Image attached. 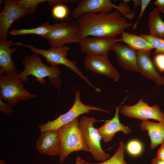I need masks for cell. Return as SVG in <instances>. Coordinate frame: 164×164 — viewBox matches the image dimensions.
Masks as SVG:
<instances>
[{"label": "cell", "instance_id": "6da1fadb", "mask_svg": "<svg viewBox=\"0 0 164 164\" xmlns=\"http://www.w3.org/2000/svg\"><path fill=\"white\" fill-rule=\"evenodd\" d=\"M80 39L88 36L116 37L133 26L117 10L109 13H87L77 19Z\"/></svg>", "mask_w": 164, "mask_h": 164}, {"label": "cell", "instance_id": "7a4b0ae2", "mask_svg": "<svg viewBox=\"0 0 164 164\" xmlns=\"http://www.w3.org/2000/svg\"><path fill=\"white\" fill-rule=\"evenodd\" d=\"M22 63L24 69L18 74L22 81L28 83L27 77L31 75L35 77L40 84L44 86L47 82L45 78L48 77L50 84L53 85L58 90L60 89L62 82L60 77L61 70L59 68L46 66L42 61L39 54L36 53L25 56Z\"/></svg>", "mask_w": 164, "mask_h": 164}, {"label": "cell", "instance_id": "3957f363", "mask_svg": "<svg viewBox=\"0 0 164 164\" xmlns=\"http://www.w3.org/2000/svg\"><path fill=\"white\" fill-rule=\"evenodd\" d=\"M12 46L18 45L29 48L32 52L40 55L46 59V62L50 63L52 67H56L59 65H63L73 71L81 78L85 81L91 87L93 88L97 92H100L101 89L94 86L88 80L87 77L84 75L79 68L77 67V61H71L66 57L70 47L63 46L62 47L51 46L49 50H43L34 47L31 45L24 44L21 42L14 43Z\"/></svg>", "mask_w": 164, "mask_h": 164}, {"label": "cell", "instance_id": "277c9868", "mask_svg": "<svg viewBox=\"0 0 164 164\" xmlns=\"http://www.w3.org/2000/svg\"><path fill=\"white\" fill-rule=\"evenodd\" d=\"M78 117L58 130L60 142L59 160L61 164H62L68 155L73 152L80 151L90 152L81 133Z\"/></svg>", "mask_w": 164, "mask_h": 164}, {"label": "cell", "instance_id": "5b68a950", "mask_svg": "<svg viewBox=\"0 0 164 164\" xmlns=\"http://www.w3.org/2000/svg\"><path fill=\"white\" fill-rule=\"evenodd\" d=\"M18 74L16 71L0 76V98L6 100L7 104L12 108L18 104L20 100L27 101L38 97L37 94L30 93L25 88Z\"/></svg>", "mask_w": 164, "mask_h": 164}, {"label": "cell", "instance_id": "8992f818", "mask_svg": "<svg viewBox=\"0 0 164 164\" xmlns=\"http://www.w3.org/2000/svg\"><path fill=\"white\" fill-rule=\"evenodd\" d=\"M99 121L95 118L86 116H82L79 121L81 133L85 144L93 158L98 162H103L110 157L102 149L101 144V138L94 123Z\"/></svg>", "mask_w": 164, "mask_h": 164}, {"label": "cell", "instance_id": "52a82bcc", "mask_svg": "<svg viewBox=\"0 0 164 164\" xmlns=\"http://www.w3.org/2000/svg\"><path fill=\"white\" fill-rule=\"evenodd\" d=\"M97 111L106 113L109 111L100 108L90 105H86L80 100V92H76L74 101L71 108L65 113L60 115L52 121L38 125L41 132L49 130H58L62 127L72 121L82 114Z\"/></svg>", "mask_w": 164, "mask_h": 164}, {"label": "cell", "instance_id": "ba28073f", "mask_svg": "<svg viewBox=\"0 0 164 164\" xmlns=\"http://www.w3.org/2000/svg\"><path fill=\"white\" fill-rule=\"evenodd\" d=\"M52 29L46 39L51 46L62 47L68 43H79L77 24L62 22L53 24Z\"/></svg>", "mask_w": 164, "mask_h": 164}, {"label": "cell", "instance_id": "9c48e42d", "mask_svg": "<svg viewBox=\"0 0 164 164\" xmlns=\"http://www.w3.org/2000/svg\"><path fill=\"white\" fill-rule=\"evenodd\" d=\"M4 4L0 12V39L7 40L8 31L14 22L36 11L22 7L15 0H5Z\"/></svg>", "mask_w": 164, "mask_h": 164}, {"label": "cell", "instance_id": "30bf717a", "mask_svg": "<svg viewBox=\"0 0 164 164\" xmlns=\"http://www.w3.org/2000/svg\"><path fill=\"white\" fill-rule=\"evenodd\" d=\"M119 112L123 115L130 118L144 121L154 119L159 122L164 121V113L157 104L149 106L145 102L142 98L134 105H124L121 106Z\"/></svg>", "mask_w": 164, "mask_h": 164}, {"label": "cell", "instance_id": "8fae6325", "mask_svg": "<svg viewBox=\"0 0 164 164\" xmlns=\"http://www.w3.org/2000/svg\"><path fill=\"white\" fill-rule=\"evenodd\" d=\"M122 41L121 38L97 36L87 37L79 43L80 50L88 55H107L114 45Z\"/></svg>", "mask_w": 164, "mask_h": 164}, {"label": "cell", "instance_id": "7c38bea8", "mask_svg": "<svg viewBox=\"0 0 164 164\" xmlns=\"http://www.w3.org/2000/svg\"><path fill=\"white\" fill-rule=\"evenodd\" d=\"M84 62L86 69L91 72L107 76L116 82L120 78L119 72L111 63L108 54L86 55Z\"/></svg>", "mask_w": 164, "mask_h": 164}, {"label": "cell", "instance_id": "4fadbf2b", "mask_svg": "<svg viewBox=\"0 0 164 164\" xmlns=\"http://www.w3.org/2000/svg\"><path fill=\"white\" fill-rule=\"evenodd\" d=\"M127 97L124 99L121 104L116 107L114 117L110 120L106 121L102 125L97 128L101 139L104 142L108 143L112 141L115 134L118 132H122L125 135H128L132 132L130 128L121 123L119 118L120 109Z\"/></svg>", "mask_w": 164, "mask_h": 164}, {"label": "cell", "instance_id": "5bb4252c", "mask_svg": "<svg viewBox=\"0 0 164 164\" xmlns=\"http://www.w3.org/2000/svg\"><path fill=\"white\" fill-rule=\"evenodd\" d=\"M116 5L109 0H84L78 3L72 11L71 15L77 19L87 13H109L112 12Z\"/></svg>", "mask_w": 164, "mask_h": 164}, {"label": "cell", "instance_id": "9a60e30c", "mask_svg": "<svg viewBox=\"0 0 164 164\" xmlns=\"http://www.w3.org/2000/svg\"><path fill=\"white\" fill-rule=\"evenodd\" d=\"M36 146L40 154L51 156L59 155L60 142L58 131L49 130L41 132Z\"/></svg>", "mask_w": 164, "mask_h": 164}, {"label": "cell", "instance_id": "2e32d148", "mask_svg": "<svg viewBox=\"0 0 164 164\" xmlns=\"http://www.w3.org/2000/svg\"><path fill=\"white\" fill-rule=\"evenodd\" d=\"M112 50L116 55L117 62L126 70L139 72L137 63V52L129 46H123L119 42L115 43Z\"/></svg>", "mask_w": 164, "mask_h": 164}, {"label": "cell", "instance_id": "e0dca14e", "mask_svg": "<svg viewBox=\"0 0 164 164\" xmlns=\"http://www.w3.org/2000/svg\"><path fill=\"white\" fill-rule=\"evenodd\" d=\"M150 52H137L139 72L145 78L153 81L158 86L164 84V77L155 68L150 57Z\"/></svg>", "mask_w": 164, "mask_h": 164}, {"label": "cell", "instance_id": "ac0fdd59", "mask_svg": "<svg viewBox=\"0 0 164 164\" xmlns=\"http://www.w3.org/2000/svg\"><path fill=\"white\" fill-rule=\"evenodd\" d=\"M12 40L0 39V73L9 75L16 71L12 54L17 51L16 47L10 48L13 43Z\"/></svg>", "mask_w": 164, "mask_h": 164}, {"label": "cell", "instance_id": "d6986e66", "mask_svg": "<svg viewBox=\"0 0 164 164\" xmlns=\"http://www.w3.org/2000/svg\"><path fill=\"white\" fill-rule=\"evenodd\" d=\"M140 128L142 130L147 132L151 149H154L164 142V121L156 123L144 121L141 123Z\"/></svg>", "mask_w": 164, "mask_h": 164}, {"label": "cell", "instance_id": "ffe728a7", "mask_svg": "<svg viewBox=\"0 0 164 164\" xmlns=\"http://www.w3.org/2000/svg\"><path fill=\"white\" fill-rule=\"evenodd\" d=\"M120 38L122 42L136 51L150 52L154 49L148 41L140 36L124 32L121 34Z\"/></svg>", "mask_w": 164, "mask_h": 164}, {"label": "cell", "instance_id": "44dd1931", "mask_svg": "<svg viewBox=\"0 0 164 164\" xmlns=\"http://www.w3.org/2000/svg\"><path fill=\"white\" fill-rule=\"evenodd\" d=\"M160 12L156 7L154 8L149 14L148 20L149 35L164 39V22L160 17Z\"/></svg>", "mask_w": 164, "mask_h": 164}, {"label": "cell", "instance_id": "7402d4cb", "mask_svg": "<svg viewBox=\"0 0 164 164\" xmlns=\"http://www.w3.org/2000/svg\"><path fill=\"white\" fill-rule=\"evenodd\" d=\"M52 28V25H50L48 22H46L37 27L32 29H12L9 32V33L13 36L34 34L46 38Z\"/></svg>", "mask_w": 164, "mask_h": 164}, {"label": "cell", "instance_id": "603a6c76", "mask_svg": "<svg viewBox=\"0 0 164 164\" xmlns=\"http://www.w3.org/2000/svg\"><path fill=\"white\" fill-rule=\"evenodd\" d=\"M126 148L125 143L122 141L119 142L118 148L114 154L107 160L99 163H90L84 160L85 164H128L124 158V152Z\"/></svg>", "mask_w": 164, "mask_h": 164}, {"label": "cell", "instance_id": "cb8c5ba5", "mask_svg": "<svg viewBox=\"0 0 164 164\" xmlns=\"http://www.w3.org/2000/svg\"><path fill=\"white\" fill-rule=\"evenodd\" d=\"M148 41L155 49V53H164V39L155 37L150 35L143 34L140 35Z\"/></svg>", "mask_w": 164, "mask_h": 164}, {"label": "cell", "instance_id": "d4e9b609", "mask_svg": "<svg viewBox=\"0 0 164 164\" xmlns=\"http://www.w3.org/2000/svg\"><path fill=\"white\" fill-rule=\"evenodd\" d=\"M126 148L129 154L132 156H136L142 153L143 147L140 142L136 140H132L128 143Z\"/></svg>", "mask_w": 164, "mask_h": 164}, {"label": "cell", "instance_id": "484cf974", "mask_svg": "<svg viewBox=\"0 0 164 164\" xmlns=\"http://www.w3.org/2000/svg\"><path fill=\"white\" fill-rule=\"evenodd\" d=\"M15 1L22 7L35 11L40 4L47 2L48 0H17Z\"/></svg>", "mask_w": 164, "mask_h": 164}, {"label": "cell", "instance_id": "4316f807", "mask_svg": "<svg viewBox=\"0 0 164 164\" xmlns=\"http://www.w3.org/2000/svg\"><path fill=\"white\" fill-rule=\"evenodd\" d=\"M52 12L54 17L62 19L67 17L68 10L66 6L63 5H58L54 6Z\"/></svg>", "mask_w": 164, "mask_h": 164}, {"label": "cell", "instance_id": "83f0119b", "mask_svg": "<svg viewBox=\"0 0 164 164\" xmlns=\"http://www.w3.org/2000/svg\"><path fill=\"white\" fill-rule=\"evenodd\" d=\"M130 0H123L120 1L119 5H116L114 9L125 18H128L132 12L130 10L128 4Z\"/></svg>", "mask_w": 164, "mask_h": 164}, {"label": "cell", "instance_id": "f1b7e54d", "mask_svg": "<svg viewBox=\"0 0 164 164\" xmlns=\"http://www.w3.org/2000/svg\"><path fill=\"white\" fill-rule=\"evenodd\" d=\"M154 61L160 71L164 72V53H159L155 55Z\"/></svg>", "mask_w": 164, "mask_h": 164}, {"label": "cell", "instance_id": "f546056e", "mask_svg": "<svg viewBox=\"0 0 164 164\" xmlns=\"http://www.w3.org/2000/svg\"><path fill=\"white\" fill-rule=\"evenodd\" d=\"M0 111L7 116H9L14 112L12 108L10 106L4 102L0 99Z\"/></svg>", "mask_w": 164, "mask_h": 164}, {"label": "cell", "instance_id": "4dcf8cb0", "mask_svg": "<svg viewBox=\"0 0 164 164\" xmlns=\"http://www.w3.org/2000/svg\"><path fill=\"white\" fill-rule=\"evenodd\" d=\"M151 1L150 0H141V10L137 20L134 26L133 29H135L138 23L142 17L143 13L148 5Z\"/></svg>", "mask_w": 164, "mask_h": 164}, {"label": "cell", "instance_id": "1f68e13d", "mask_svg": "<svg viewBox=\"0 0 164 164\" xmlns=\"http://www.w3.org/2000/svg\"><path fill=\"white\" fill-rule=\"evenodd\" d=\"M80 1L78 0H48L50 5L55 6L58 5L68 4L70 3H78Z\"/></svg>", "mask_w": 164, "mask_h": 164}, {"label": "cell", "instance_id": "d6a6232c", "mask_svg": "<svg viewBox=\"0 0 164 164\" xmlns=\"http://www.w3.org/2000/svg\"><path fill=\"white\" fill-rule=\"evenodd\" d=\"M156 157L164 161V142L161 144L160 147L158 150Z\"/></svg>", "mask_w": 164, "mask_h": 164}, {"label": "cell", "instance_id": "836d02e7", "mask_svg": "<svg viewBox=\"0 0 164 164\" xmlns=\"http://www.w3.org/2000/svg\"><path fill=\"white\" fill-rule=\"evenodd\" d=\"M154 3L159 10L164 13V0H156Z\"/></svg>", "mask_w": 164, "mask_h": 164}, {"label": "cell", "instance_id": "e575fe53", "mask_svg": "<svg viewBox=\"0 0 164 164\" xmlns=\"http://www.w3.org/2000/svg\"><path fill=\"white\" fill-rule=\"evenodd\" d=\"M133 1L135 4L134 9L133 12H132L131 14L128 18V19L131 20H132L134 17L136 7L138 5L141 6V0H133Z\"/></svg>", "mask_w": 164, "mask_h": 164}, {"label": "cell", "instance_id": "d590c367", "mask_svg": "<svg viewBox=\"0 0 164 164\" xmlns=\"http://www.w3.org/2000/svg\"><path fill=\"white\" fill-rule=\"evenodd\" d=\"M150 164H164V161L160 159L155 157L152 159Z\"/></svg>", "mask_w": 164, "mask_h": 164}, {"label": "cell", "instance_id": "8d00e7d4", "mask_svg": "<svg viewBox=\"0 0 164 164\" xmlns=\"http://www.w3.org/2000/svg\"><path fill=\"white\" fill-rule=\"evenodd\" d=\"M75 164H85L84 162V160L80 157H78L76 160Z\"/></svg>", "mask_w": 164, "mask_h": 164}]
</instances>
